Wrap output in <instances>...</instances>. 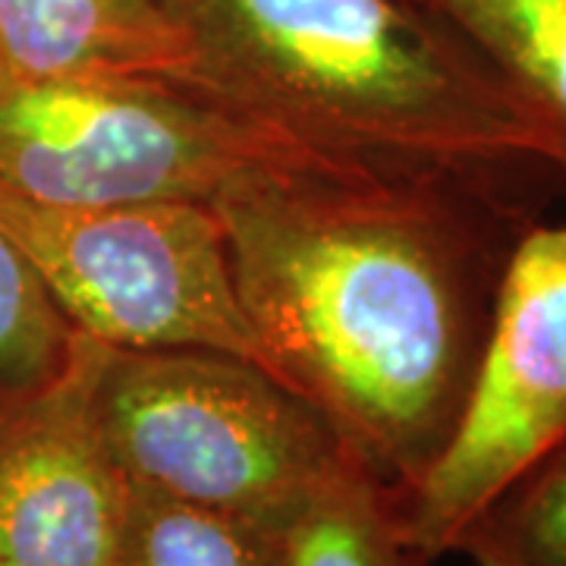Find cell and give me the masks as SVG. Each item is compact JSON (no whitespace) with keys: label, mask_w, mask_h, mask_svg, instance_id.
Segmentation results:
<instances>
[{"label":"cell","mask_w":566,"mask_h":566,"mask_svg":"<svg viewBox=\"0 0 566 566\" xmlns=\"http://www.w3.org/2000/svg\"><path fill=\"white\" fill-rule=\"evenodd\" d=\"M535 180L255 167L211 199L264 368L400 494L460 422Z\"/></svg>","instance_id":"1"},{"label":"cell","mask_w":566,"mask_h":566,"mask_svg":"<svg viewBox=\"0 0 566 566\" xmlns=\"http://www.w3.org/2000/svg\"><path fill=\"white\" fill-rule=\"evenodd\" d=\"M182 85L324 161L560 182L526 117L403 0H161Z\"/></svg>","instance_id":"2"},{"label":"cell","mask_w":566,"mask_h":566,"mask_svg":"<svg viewBox=\"0 0 566 566\" xmlns=\"http://www.w3.org/2000/svg\"><path fill=\"white\" fill-rule=\"evenodd\" d=\"M88 400L129 485L262 526L281 528L359 469L303 394L221 349H123L98 340Z\"/></svg>","instance_id":"3"},{"label":"cell","mask_w":566,"mask_h":566,"mask_svg":"<svg viewBox=\"0 0 566 566\" xmlns=\"http://www.w3.org/2000/svg\"><path fill=\"white\" fill-rule=\"evenodd\" d=\"M300 161L324 158L182 82L0 80V180L41 202L211 205L245 170Z\"/></svg>","instance_id":"4"},{"label":"cell","mask_w":566,"mask_h":566,"mask_svg":"<svg viewBox=\"0 0 566 566\" xmlns=\"http://www.w3.org/2000/svg\"><path fill=\"white\" fill-rule=\"evenodd\" d=\"M0 233L82 334L123 349H221L264 368L208 205L76 208L0 180Z\"/></svg>","instance_id":"5"},{"label":"cell","mask_w":566,"mask_h":566,"mask_svg":"<svg viewBox=\"0 0 566 566\" xmlns=\"http://www.w3.org/2000/svg\"><path fill=\"white\" fill-rule=\"evenodd\" d=\"M566 441V223L535 221L506 262L460 422L422 479L390 494L403 538L438 560L547 450Z\"/></svg>","instance_id":"6"},{"label":"cell","mask_w":566,"mask_h":566,"mask_svg":"<svg viewBox=\"0 0 566 566\" xmlns=\"http://www.w3.org/2000/svg\"><path fill=\"white\" fill-rule=\"evenodd\" d=\"M98 340L39 394L0 409V566H117L129 482L92 416Z\"/></svg>","instance_id":"7"},{"label":"cell","mask_w":566,"mask_h":566,"mask_svg":"<svg viewBox=\"0 0 566 566\" xmlns=\"http://www.w3.org/2000/svg\"><path fill=\"white\" fill-rule=\"evenodd\" d=\"M10 80L182 82L192 48L161 0H0Z\"/></svg>","instance_id":"8"},{"label":"cell","mask_w":566,"mask_h":566,"mask_svg":"<svg viewBox=\"0 0 566 566\" xmlns=\"http://www.w3.org/2000/svg\"><path fill=\"white\" fill-rule=\"evenodd\" d=\"M535 129L566 189V0H403Z\"/></svg>","instance_id":"9"},{"label":"cell","mask_w":566,"mask_h":566,"mask_svg":"<svg viewBox=\"0 0 566 566\" xmlns=\"http://www.w3.org/2000/svg\"><path fill=\"white\" fill-rule=\"evenodd\" d=\"M400 532L390 491L353 469L281 526V566H431Z\"/></svg>","instance_id":"10"},{"label":"cell","mask_w":566,"mask_h":566,"mask_svg":"<svg viewBox=\"0 0 566 566\" xmlns=\"http://www.w3.org/2000/svg\"><path fill=\"white\" fill-rule=\"evenodd\" d=\"M117 566H281V528L129 485Z\"/></svg>","instance_id":"11"},{"label":"cell","mask_w":566,"mask_h":566,"mask_svg":"<svg viewBox=\"0 0 566 566\" xmlns=\"http://www.w3.org/2000/svg\"><path fill=\"white\" fill-rule=\"evenodd\" d=\"M450 554L472 566H566V441L497 491Z\"/></svg>","instance_id":"12"},{"label":"cell","mask_w":566,"mask_h":566,"mask_svg":"<svg viewBox=\"0 0 566 566\" xmlns=\"http://www.w3.org/2000/svg\"><path fill=\"white\" fill-rule=\"evenodd\" d=\"M80 340L39 271L0 233V409L57 381Z\"/></svg>","instance_id":"13"},{"label":"cell","mask_w":566,"mask_h":566,"mask_svg":"<svg viewBox=\"0 0 566 566\" xmlns=\"http://www.w3.org/2000/svg\"><path fill=\"white\" fill-rule=\"evenodd\" d=\"M3 76H7V73H3V63H0V80H3Z\"/></svg>","instance_id":"14"}]
</instances>
